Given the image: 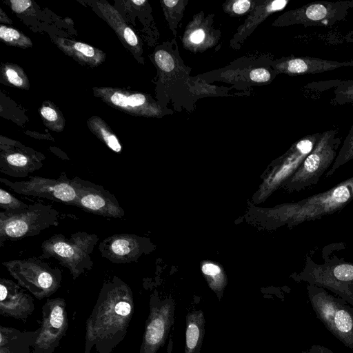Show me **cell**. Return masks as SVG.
<instances>
[{"label":"cell","instance_id":"obj_1","mask_svg":"<svg viewBox=\"0 0 353 353\" xmlns=\"http://www.w3.org/2000/svg\"><path fill=\"white\" fill-rule=\"evenodd\" d=\"M134 311L130 287L114 276L105 283L94 310L86 322V342L99 343L125 331Z\"/></svg>","mask_w":353,"mask_h":353},{"label":"cell","instance_id":"obj_2","mask_svg":"<svg viewBox=\"0 0 353 353\" xmlns=\"http://www.w3.org/2000/svg\"><path fill=\"white\" fill-rule=\"evenodd\" d=\"M339 243L324 246L321 251L323 263H318L307 254L303 270L296 277L331 291L345 302L353 305V263L334 253Z\"/></svg>","mask_w":353,"mask_h":353},{"label":"cell","instance_id":"obj_3","mask_svg":"<svg viewBox=\"0 0 353 353\" xmlns=\"http://www.w3.org/2000/svg\"><path fill=\"white\" fill-rule=\"evenodd\" d=\"M99 241L96 234L77 232L65 237L56 234L41 244L40 258H54L70 270L74 279L85 271L90 270L94 265L91 254Z\"/></svg>","mask_w":353,"mask_h":353},{"label":"cell","instance_id":"obj_4","mask_svg":"<svg viewBox=\"0 0 353 353\" xmlns=\"http://www.w3.org/2000/svg\"><path fill=\"white\" fill-rule=\"evenodd\" d=\"M353 201V176L332 188L308 196L284 208L283 220L289 224L298 225L314 221L334 214Z\"/></svg>","mask_w":353,"mask_h":353},{"label":"cell","instance_id":"obj_5","mask_svg":"<svg viewBox=\"0 0 353 353\" xmlns=\"http://www.w3.org/2000/svg\"><path fill=\"white\" fill-rule=\"evenodd\" d=\"M341 144L338 130H329L321 135L298 169L288 181L292 190L301 191L318 183L321 176L334 163Z\"/></svg>","mask_w":353,"mask_h":353},{"label":"cell","instance_id":"obj_6","mask_svg":"<svg viewBox=\"0 0 353 353\" xmlns=\"http://www.w3.org/2000/svg\"><path fill=\"white\" fill-rule=\"evenodd\" d=\"M59 212L52 205H29L20 212H0V248L6 240H18L39 234L58 223Z\"/></svg>","mask_w":353,"mask_h":353},{"label":"cell","instance_id":"obj_7","mask_svg":"<svg viewBox=\"0 0 353 353\" xmlns=\"http://www.w3.org/2000/svg\"><path fill=\"white\" fill-rule=\"evenodd\" d=\"M18 284L41 299L54 294L61 285V271L40 259L29 258L2 262Z\"/></svg>","mask_w":353,"mask_h":353},{"label":"cell","instance_id":"obj_8","mask_svg":"<svg viewBox=\"0 0 353 353\" xmlns=\"http://www.w3.org/2000/svg\"><path fill=\"white\" fill-rule=\"evenodd\" d=\"M0 182L19 194L46 198L74 206L77 204L76 190L65 172L57 179L29 176L26 181H11L0 178Z\"/></svg>","mask_w":353,"mask_h":353},{"label":"cell","instance_id":"obj_9","mask_svg":"<svg viewBox=\"0 0 353 353\" xmlns=\"http://www.w3.org/2000/svg\"><path fill=\"white\" fill-rule=\"evenodd\" d=\"M77 199L76 206L108 218H122L125 212L117 198L101 185L79 176L71 179Z\"/></svg>","mask_w":353,"mask_h":353},{"label":"cell","instance_id":"obj_10","mask_svg":"<svg viewBox=\"0 0 353 353\" xmlns=\"http://www.w3.org/2000/svg\"><path fill=\"white\" fill-rule=\"evenodd\" d=\"M350 9L347 1H314L290 11L285 17L289 24L304 27L332 26L345 19Z\"/></svg>","mask_w":353,"mask_h":353},{"label":"cell","instance_id":"obj_11","mask_svg":"<svg viewBox=\"0 0 353 353\" xmlns=\"http://www.w3.org/2000/svg\"><path fill=\"white\" fill-rule=\"evenodd\" d=\"M63 299H48L42 310L41 327L34 343L39 350H47L52 347L65 334L68 320Z\"/></svg>","mask_w":353,"mask_h":353},{"label":"cell","instance_id":"obj_12","mask_svg":"<svg viewBox=\"0 0 353 353\" xmlns=\"http://www.w3.org/2000/svg\"><path fill=\"white\" fill-rule=\"evenodd\" d=\"M174 308L169 301L151 307L140 353H157L164 344L174 323Z\"/></svg>","mask_w":353,"mask_h":353},{"label":"cell","instance_id":"obj_13","mask_svg":"<svg viewBox=\"0 0 353 353\" xmlns=\"http://www.w3.org/2000/svg\"><path fill=\"white\" fill-rule=\"evenodd\" d=\"M145 240L135 234H116L103 239L99 245L102 257L114 263L136 261L145 252Z\"/></svg>","mask_w":353,"mask_h":353},{"label":"cell","instance_id":"obj_14","mask_svg":"<svg viewBox=\"0 0 353 353\" xmlns=\"http://www.w3.org/2000/svg\"><path fill=\"white\" fill-rule=\"evenodd\" d=\"M43 156L19 147H1L0 172L15 178L28 177V174L43 166Z\"/></svg>","mask_w":353,"mask_h":353},{"label":"cell","instance_id":"obj_15","mask_svg":"<svg viewBox=\"0 0 353 353\" xmlns=\"http://www.w3.org/2000/svg\"><path fill=\"white\" fill-rule=\"evenodd\" d=\"M34 310V301L19 284L0 279V314L14 319H23Z\"/></svg>","mask_w":353,"mask_h":353},{"label":"cell","instance_id":"obj_16","mask_svg":"<svg viewBox=\"0 0 353 353\" xmlns=\"http://www.w3.org/2000/svg\"><path fill=\"white\" fill-rule=\"evenodd\" d=\"M345 67H353V60L337 61L311 57H294L284 61L282 71L294 75L318 74Z\"/></svg>","mask_w":353,"mask_h":353},{"label":"cell","instance_id":"obj_17","mask_svg":"<svg viewBox=\"0 0 353 353\" xmlns=\"http://www.w3.org/2000/svg\"><path fill=\"white\" fill-rule=\"evenodd\" d=\"M94 93L108 105L129 114H141L147 101L143 94L119 88H94Z\"/></svg>","mask_w":353,"mask_h":353},{"label":"cell","instance_id":"obj_18","mask_svg":"<svg viewBox=\"0 0 353 353\" xmlns=\"http://www.w3.org/2000/svg\"><path fill=\"white\" fill-rule=\"evenodd\" d=\"M310 303L319 319L330 331L339 297H335L325 289L312 285L307 286Z\"/></svg>","mask_w":353,"mask_h":353},{"label":"cell","instance_id":"obj_19","mask_svg":"<svg viewBox=\"0 0 353 353\" xmlns=\"http://www.w3.org/2000/svg\"><path fill=\"white\" fill-rule=\"evenodd\" d=\"M58 47L66 54L92 67L98 66L105 59V54L91 46L67 39H57Z\"/></svg>","mask_w":353,"mask_h":353},{"label":"cell","instance_id":"obj_20","mask_svg":"<svg viewBox=\"0 0 353 353\" xmlns=\"http://www.w3.org/2000/svg\"><path fill=\"white\" fill-rule=\"evenodd\" d=\"M330 332L346 347L353 349V309L341 298Z\"/></svg>","mask_w":353,"mask_h":353},{"label":"cell","instance_id":"obj_21","mask_svg":"<svg viewBox=\"0 0 353 353\" xmlns=\"http://www.w3.org/2000/svg\"><path fill=\"white\" fill-rule=\"evenodd\" d=\"M205 321L201 310L186 315L185 353H200L205 334Z\"/></svg>","mask_w":353,"mask_h":353},{"label":"cell","instance_id":"obj_22","mask_svg":"<svg viewBox=\"0 0 353 353\" xmlns=\"http://www.w3.org/2000/svg\"><path fill=\"white\" fill-rule=\"evenodd\" d=\"M97 3L101 13L120 38H122L125 43L131 47L137 46L139 44L137 37L134 31L125 24L117 11L106 3L97 2Z\"/></svg>","mask_w":353,"mask_h":353},{"label":"cell","instance_id":"obj_23","mask_svg":"<svg viewBox=\"0 0 353 353\" xmlns=\"http://www.w3.org/2000/svg\"><path fill=\"white\" fill-rule=\"evenodd\" d=\"M315 83L312 84L316 85V88H334V104H353V79L329 80Z\"/></svg>","mask_w":353,"mask_h":353},{"label":"cell","instance_id":"obj_24","mask_svg":"<svg viewBox=\"0 0 353 353\" xmlns=\"http://www.w3.org/2000/svg\"><path fill=\"white\" fill-rule=\"evenodd\" d=\"M88 125L92 133L110 150L117 153L122 151V146L118 138L101 119L92 117L88 121Z\"/></svg>","mask_w":353,"mask_h":353},{"label":"cell","instance_id":"obj_25","mask_svg":"<svg viewBox=\"0 0 353 353\" xmlns=\"http://www.w3.org/2000/svg\"><path fill=\"white\" fill-rule=\"evenodd\" d=\"M352 159H353V124L339 150L334 163L325 173V177L328 178L332 176L336 170Z\"/></svg>","mask_w":353,"mask_h":353},{"label":"cell","instance_id":"obj_26","mask_svg":"<svg viewBox=\"0 0 353 353\" xmlns=\"http://www.w3.org/2000/svg\"><path fill=\"white\" fill-rule=\"evenodd\" d=\"M0 38L10 46L21 48H28L32 46L30 39L23 33L3 25L0 26Z\"/></svg>","mask_w":353,"mask_h":353},{"label":"cell","instance_id":"obj_27","mask_svg":"<svg viewBox=\"0 0 353 353\" xmlns=\"http://www.w3.org/2000/svg\"><path fill=\"white\" fill-rule=\"evenodd\" d=\"M28 205L2 188H0V208L4 211L15 213L26 209Z\"/></svg>","mask_w":353,"mask_h":353},{"label":"cell","instance_id":"obj_28","mask_svg":"<svg viewBox=\"0 0 353 353\" xmlns=\"http://www.w3.org/2000/svg\"><path fill=\"white\" fill-rule=\"evenodd\" d=\"M40 112L42 117L46 121L49 123V126L53 129L52 127L60 128L61 126V116L58 111L51 105H43L40 109ZM63 123V122H62Z\"/></svg>","mask_w":353,"mask_h":353},{"label":"cell","instance_id":"obj_29","mask_svg":"<svg viewBox=\"0 0 353 353\" xmlns=\"http://www.w3.org/2000/svg\"><path fill=\"white\" fill-rule=\"evenodd\" d=\"M154 59L159 68L165 72H170L174 68V61L172 57L165 50L157 51L155 53Z\"/></svg>","mask_w":353,"mask_h":353},{"label":"cell","instance_id":"obj_30","mask_svg":"<svg viewBox=\"0 0 353 353\" xmlns=\"http://www.w3.org/2000/svg\"><path fill=\"white\" fill-rule=\"evenodd\" d=\"M5 74L6 76L8 81L17 86V87H23L26 79L22 76L23 73L19 72L16 66H6L5 67Z\"/></svg>","mask_w":353,"mask_h":353},{"label":"cell","instance_id":"obj_31","mask_svg":"<svg viewBox=\"0 0 353 353\" xmlns=\"http://www.w3.org/2000/svg\"><path fill=\"white\" fill-rule=\"evenodd\" d=\"M250 78L255 82H266L270 79V73L265 68H256L250 71Z\"/></svg>","mask_w":353,"mask_h":353},{"label":"cell","instance_id":"obj_32","mask_svg":"<svg viewBox=\"0 0 353 353\" xmlns=\"http://www.w3.org/2000/svg\"><path fill=\"white\" fill-rule=\"evenodd\" d=\"M11 8L16 13H21L27 10L32 4L30 0H11Z\"/></svg>","mask_w":353,"mask_h":353},{"label":"cell","instance_id":"obj_33","mask_svg":"<svg viewBox=\"0 0 353 353\" xmlns=\"http://www.w3.org/2000/svg\"><path fill=\"white\" fill-rule=\"evenodd\" d=\"M250 4L248 0H238L234 3L232 10L236 14H243L249 10Z\"/></svg>","mask_w":353,"mask_h":353},{"label":"cell","instance_id":"obj_34","mask_svg":"<svg viewBox=\"0 0 353 353\" xmlns=\"http://www.w3.org/2000/svg\"><path fill=\"white\" fill-rule=\"evenodd\" d=\"M202 271L205 274L210 276H216L221 272L220 268L217 265L212 263L205 264L202 267Z\"/></svg>","mask_w":353,"mask_h":353},{"label":"cell","instance_id":"obj_35","mask_svg":"<svg viewBox=\"0 0 353 353\" xmlns=\"http://www.w3.org/2000/svg\"><path fill=\"white\" fill-rule=\"evenodd\" d=\"M205 37V33L202 29L194 31L190 35V41L194 43H201Z\"/></svg>","mask_w":353,"mask_h":353},{"label":"cell","instance_id":"obj_36","mask_svg":"<svg viewBox=\"0 0 353 353\" xmlns=\"http://www.w3.org/2000/svg\"><path fill=\"white\" fill-rule=\"evenodd\" d=\"M307 353H334L322 345H314L311 347Z\"/></svg>","mask_w":353,"mask_h":353},{"label":"cell","instance_id":"obj_37","mask_svg":"<svg viewBox=\"0 0 353 353\" xmlns=\"http://www.w3.org/2000/svg\"><path fill=\"white\" fill-rule=\"evenodd\" d=\"M163 3L165 5L169 8L174 7L177 3V0H164Z\"/></svg>","mask_w":353,"mask_h":353},{"label":"cell","instance_id":"obj_38","mask_svg":"<svg viewBox=\"0 0 353 353\" xmlns=\"http://www.w3.org/2000/svg\"><path fill=\"white\" fill-rule=\"evenodd\" d=\"M132 2L137 6H141L143 4L145 1V0H132Z\"/></svg>","mask_w":353,"mask_h":353},{"label":"cell","instance_id":"obj_39","mask_svg":"<svg viewBox=\"0 0 353 353\" xmlns=\"http://www.w3.org/2000/svg\"><path fill=\"white\" fill-rule=\"evenodd\" d=\"M350 8H353V1H347Z\"/></svg>","mask_w":353,"mask_h":353}]
</instances>
